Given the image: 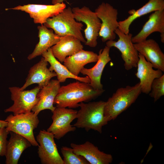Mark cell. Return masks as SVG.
I'll return each mask as SVG.
<instances>
[{"label": "cell", "mask_w": 164, "mask_h": 164, "mask_svg": "<svg viewBox=\"0 0 164 164\" xmlns=\"http://www.w3.org/2000/svg\"><path fill=\"white\" fill-rule=\"evenodd\" d=\"M54 138L51 132L44 130H40L36 136L39 144L37 152L42 164H64Z\"/></svg>", "instance_id": "11"}, {"label": "cell", "mask_w": 164, "mask_h": 164, "mask_svg": "<svg viewBox=\"0 0 164 164\" xmlns=\"http://www.w3.org/2000/svg\"><path fill=\"white\" fill-rule=\"evenodd\" d=\"M48 63L42 57L38 62L32 67L29 71L26 81L20 89L25 90L34 84H37L42 88L47 85L53 77H56V73L47 68Z\"/></svg>", "instance_id": "15"}, {"label": "cell", "mask_w": 164, "mask_h": 164, "mask_svg": "<svg viewBox=\"0 0 164 164\" xmlns=\"http://www.w3.org/2000/svg\"><path fill=\"white\" fill-rule=\"evenodd\" d=\"M60 87V83L57 80H52L42 88L37 96L39 100L32 111L37 115L41 111L46 109L49 110L53 112L56 108L53 106L54 100Z\"/></svg>", "instance_id": "19"}, {"label": "cell", "mask_w": 164, "mask_h": 164, "mask_svg": "<svg viewBox=\"0 0 164 164\" xmlns=\"http://www.w3.org/2000/svg\"><path fill=\"white\" fill-rule=\"evenodd\" d=\"M105 103V101H102L80 103L77 120L73 125L84 128L87 132L91 129L101 133L103 127L108 122L104 114Z\"/></svg>", "instance_id": "2"}, {"label": "cell", "mask_w": 164, "mask_h": 164, "mask_svg": "<svg viewBox=\"0 0 164 164\" xmlns=\"http://www.w3.org/2000/svg\"><path fill=\"white\" fill-rule=\"evenodd\" d=\"M43 25L53 29L60 37L70 35L84 43L86 42L81 32L84 25L76 20L70 7L66 8L57 15L48 18Z\"/></svg>", "instance_id": "4"}, {"label": "cell", "mask_w": 164, "mask_h": 164, "mask_svg": "<svg viewBox=\"0 0 164 164\" xmlns=\"http://www.w3.org/2000/svg\"><path fill=\"white\" fill-rule=\"evenodd\" d=\"M98 59V54L96 53L83 49L67 57L63 64L72 73L78 76L84 66L89 63L96 62Z\"/></svg>", "instance_id": "22"}, {"label": "cell", "mask_w": 164, "mask_h": 164, "mask_svg": "<svg viewBox=\"0 0 164 164\" xmlns=\"http://www.w3.org/2000/svg\"><path fill=\"white\" fill-rule=\"evenodd\" d=\"M60 150L64 164H90L84 157L75 153L71 147L62 146Z\"/></svg>", "instance_id": "26"}, {"label": "cell", "mask_w": 164, "mask_h": 164, "mask_svg": "<svg viewBox=\"0 0 164 164\" xmlns=\"http://www.w3.org/2000/svg\"><path fill=\"white\" fill-rule=\"evenodd\" d=\"M110 48L106 46L100 50L98 59L96 64L89 69L83 68L80 73L86 75L90 78V85L95 90H102L103 86L101 83V78L104 69L111 59L109 55Z\"/></svg>", "instance_id": "18"}, {"label": "cell", "mask_w": 164, "mask_h": 164, "mask_svg": "<svg viewBox=\"0 0 164 164\" xmlns=\"http://www.w3.org/2000/svg\"><path fill=\"white\" fill-rule=\"evenodd\" d=\"M164 10V0H149L142 7L128 12L130 14L125 20L118 22V29L125 34L129 33V27L135 19L145 15L157 10Z\"/></svg>", "instance_id": "23"}, {"label": "cell", "mask_w": 164, "mask_h": 164, "mask_svg": "<svg viewBox=\"0 0 164 164\" xmlns=\"http://www.w3.org/2000/svg\"><path fill=\"white\" fill-rule=\"evenodd\" d=\"M95 12L101 22L99 36L103 42L114 40L115 30L118 27L117 9L108 3L102 2L95 9Z\"/></svg>", "instance_id": "10"}, {"label": "cell", "mask_w": 164, "mask_h": 164, "mask_svg": "<svg viewBox=\"0 0 164 164\" xmlns=\"http://www.w3.org/2000/svg\"><path fill=\"white\" fill-rule=\"evenodd\" d=\"M70 145L75 153L84 157L90 164H109L113 161L111 154L101 151L89 141L80 144L71 143Z\"/></svg>", "instance_id": "14"}, {"label": "cell", "mask_w": 164, "mask_h": 164, "mask_svg": "<svg viewBox=\"0 0 164 164\" xmlns=\"http://www.w3.org/2000/svg\"><path fill=\"white\" fill-rule=\"evenodd\" d=\"M5 155L6 164H17L23 152L32 144L26 138L15 133L10 132Z\"/></svg>", "instance_id": "21"}, {"label": "cell", "mask_w": 164, "mask_h": 164, "mask_svg": "<svg viewBox=\"0 0 164 164\" xmlns=\"http://www.w3.org/2000/svg\"><path fill=\"white\" fill-rule=\"evenodd\" d=\"M139 82L118 88L105 102L104 114L108 121L115 119L134 103L141 93Z\"/></svg>", "instance_id": "3"}, {"label": "cell", "mask_w": 164, "mask_h": 164, "mask_svg": "<svg viewBox=\"0 0 164 164\" xmlns=\"http://www.w3.org/2000/svg\"><path fill=\"white\" fill-rule=\"evenodd\" d=\"M81 42L78 39L71 36L61 37L59 41L51 47L52 52L59 61L63 62L67 57L83 49Z\"/></svg>", "instance_id": "20"}, {"label": "cell", "mask_w": 164, "mask_h": 164, "mask_svg": "<svg viewBox=\"0 0 164 164\" xmlns=\"http://www.w3.org/2000/svg\"><path fill=\"white\" fill-rule=\"evenodd\" d=\"M66 0H52V3L53 4L60 3L63 2Z\"/></svg>", "instance_id": "30"}, {"label": "cell", "mask_w": 164, "mask_h": 164, "mask_svg": "<svg viewBox=\"0 0 164 164\" xmlns=\"http://www.w3.org/2000/svg\"><path fill=\"white\" fill-rule=\"evenodd\" d=\"M77 111L70 108L56 107L52 116L53 122L47 131L51 132L54 138L59 140L70 132H74L76 127L71 125L77 118Z\"/></svg>", "instance_id": "9"}, {"label": "cell", "mask_w": 164, "mask_h": 164, "mask_svg": "<svg viewBox=\"0 0 164 164\" xmlns=\"http://www.w3.org/2000/svg\"><path fill=\"white\" fill-rule=\"evenodd\" d=\"M7 125V122L5 120H0V127H6Z\"/></svg>", "instance_id": "29"}, {"label": "cell", "mask_w": 164, "mask_h": 164, "mask_svg": "<svg viewBox=\"0 0 164 164\" xmlns=\"http://www.w3.org/2000/svg\"><path fill=\"white\" fill-rule=\"evenodd\" d=\"M41 88L38 86L29 90H21L20 87H9L13 104L4 110L5 112H12L14 115L30 112L39 99L37 94Z\"/></svg>", "instance_id": "7"}, {"label": "cell", "mask_w": 164, "mask_h": 164, "mask_svg": "<svg viewBox=\"0 0 164 164\" xmlns=\"http://www.w3.org/2000/svg\"><path fill=\"white\" fill-rule=\"evenodd\" d=\"M138 56L137 71L135 75L140 80L142 92L148 94L151 91L153 80L161 77L163 74V72L158 69L154 70L152 63L147 61L144 56L139 53Z\"/></svg>", "instance_id": "17"}, {"label": "cell", "mask_w": 164, "mask_h": 164, "mask_svg": "<svg viewBox=\"0 0 164 164\" xmlns=\"http://www.w3.org/2000/svg\"><path fill=\"white\" fill-rule=\"evenodd\" d=\"M134 45L138 53L152 63L153 68L164 71V54L155 40L146 39L134 43Z\"/></svg>", "instance_id": "13"}, {"label": "cell", "mask_w": 164, "mask_h": 164, "mask_svg": "<svg viewBox=\"0 0 164 164\" xmlns=\"http://www.w3.org/2000/svg\"><path fill=\"white\" fill-rule=\"evenodd\" d=\"M10 133L5 127H0V156H5L8 141V135Z\"/></svg>", "instance_id": "28"}, {"label": "cell", "mask_w": 164, "mask_h": 164, "mask_svg": "<svg viewBox=\"0 0 164 164\" xmlns=\"http://www.w3.org/2000/svg\"><path fill=\"white\" fill-rule=\"evenodd\" d=\"M72 10L76 20L84 22L86 25L84 30L86 39L85 44L91 47H95L97 44V39L101 26V20L95 12L87 6L73 7Z\"/></svg>", "instance_id": "6"}, {"label": "cell", "mask_w": 164, "mask_h": 164, "mask_svg": "<svg viewBox=\"0 0 164 164\" xmlns=\"http://www.w3.org/2000/svg\"><path fill=\"white\" fill-rule=\"evenodd\" d=\"M105 90H95L89 83L78 81L60 86L54 99L56 107L76 108L81 102H88L101 96Z\"/></svg>", "instance_id": "1"}, {"label": "cell", "mask_w": 164, "mask_h": 164, "mask_svg": "<svg viewBox=\"0 0 164 164\" xmlns=\"http://www.w3.org/2000/svg\"><path fill=\"white\" fill-rule=\"evenodd\" d=\"M43 57L50 63L49 68L56 75L57 80L60 83L65 82L67 78H72L81 82L90 83L91 80L87 76L82 77L76 76L72 73L67 67L62 64L54 56L51 47L43 53Z\"/></svg>", "instance_id": "24"}, {"label": "cell", "mask_w": 164, "mask_h": 164, "mask_svg": "<svg viewBox=\"0 0 164 164\" xmlns=\"http://www.w3.org/2000/svg\"><path fill=\"white\" fill-rule=\"evenodd\" d=\"M149 95L154 102L164 95V74L153 80L151 86Z\"/></svg>", "instance_id": "27"}, {"label": "cell", "mask_w": 164, "mask_h": 164, "mask_svg": "<svg viewBox=\"0 0 164 164\" xmlns=\"http://www.w3.org/2000/svg\"><path fill=\"white\" fill-rule=\"evenodd\" d=\"M38 37L39 41L33 51L27 57L31 60L42 55L43 53L56 44L60 40L61 37L56 35L52 29H49L44 25L38 26Z\"/></svg>", "instance_id": "25"}, {"label": "cell", "mask_w": 164, "mask_h": 164, "mask_svg": "<svg viewBox=\"0 0 164 164\" xmlns=\"http://www.w3.org/2000/svg\"><path fill=\"white\" fill-rule=\"evenodd\" d=\"M115 32L118 37V41L108 40L106 41V46L110 48L115 47L120 52L126 70H129L137 67L139 59L138 53L132 41V34L130 33L125 34L118 28Z\"/></svg>", "instance_id": "8"}, {"label": "cell", "mask_w": 164, "mask_h": 164, "mask_svg": "<svg viewBox=\"0 0 164 164\" xmlns=\"http://www.w3.org/2000/svg\"><path fill=\"white\" fill-rule=\"evenodd\" d=\"M66 8L63 2L52 5L28 4L18 5L6 10H20L28 13L36 24L43 25L47 19L62 12Z\"/></svg>", "instance_id": "12"}, {"label": "cell", "mask_w": 164, "mask_h": 164, "mask_svg": "<svg viewBox=\"0 0 164 164\" xmlns=\"http://www.w3.org/2000/svg\"><path fill=\"white\" fill-rule=\"evenodd\" d=\"M158 32L160 33L161 41L164 43V10L154 12L142 29L136 35L132 38L133 43H138L147 39L151 34Z\"/></svg>", "instance_id": "16"}, {"label": "cell", "mask_w": 164, "mask_h": 164, "mask_svg": "<svg viewBox=\"0 0 164 164\" xmlns=\"http://www.w3.org/2000/svg\"><path fill=\"white\" fill-rule=\"evenodd\" d=\"M38 115L32 111L16 115L11 114L5 120L7 122L6 128L9 132L24 137L32 145L38 146L33 133L34 130L37 128L39 122Z\"/></svg>", "instance_id": "5"}]
</instances>
